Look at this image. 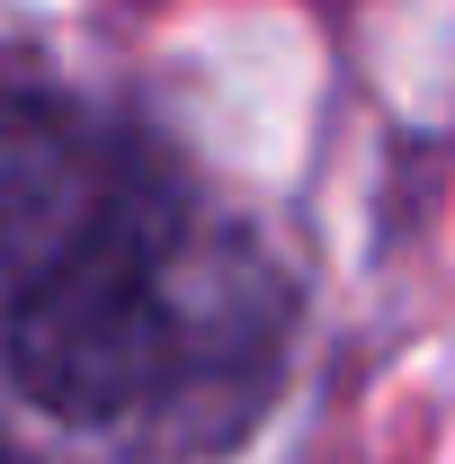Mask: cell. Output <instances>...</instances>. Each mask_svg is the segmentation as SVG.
Returning a JSON list of instances; mask_svg holds the SVG:
<instances>
[{
    "mask_svg": "<svg viewBox=\"0 0 455 464\" xmlns=\"http://www.w3.org/2000/svg\"><path fill=\"white\" fill-rule=\"evenodd\" d=\"M277 340L286 277L268 250L232 224H197V206L161 188L0 348L18 393L54 420L215 447L268 402Z\"/></svg>",
    "mask_w": 455,
    "mask_h": 464,
    "instance_id": "cell-1",
    "label": "cell"
},
{
    "mask_svg": "<svg viewBox=\"0 0 455 464\" xmlns=\"http://www.w3.org/2000/svg\"><path fill=\"white\" fill-rule=\"evenodd\" d=\"M161 188L179 179L116 125L63 99L0 90V340L72 268H90Z\"/></svg>",
    "mask_w": 455,
    "mask_h": 464,
    "instance_id": "cell-2",
    "label": "cell"
},
{
    "mask_svg": "<svg viewBox=\"0 0 455 464\" xmlns=\"http://www.w3.org/2000/svg\"><path fill=\"white\" fill-rule=\"evenodd\" d=\"M0 464H27V456H9V447H0Z\"/></svg>",
    "mask_w": 455,
    "mask_h": 464,
    "instance_id": "cell-3",
    "label": "cell"
}]
</instances>
